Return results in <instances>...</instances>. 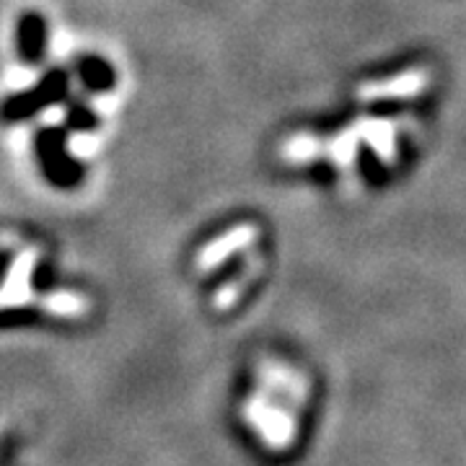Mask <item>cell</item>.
Returning <instances> with one entry per match:
<instances>
[{
    "label": "cell",
    "instance_id": "obj_1",
    "mask_svg": "<svg viewBox=\"0 0 466 466\" xmlns=\"http://www.w3.org/2000/svg\"><path fill=\"white\" fill-rule=\"evenodd\" d=\"M254 238V231H251V226H241L238 231L228 233V236H223L220 241H216L210 249L205 251V257H202V265H210V262H216V259H220L223 254H228V251L233 249V247H244L247 241H251Z\"/></svg>",
    "mask_w": 466,
    "mask_h": 466
}]
</instances>
